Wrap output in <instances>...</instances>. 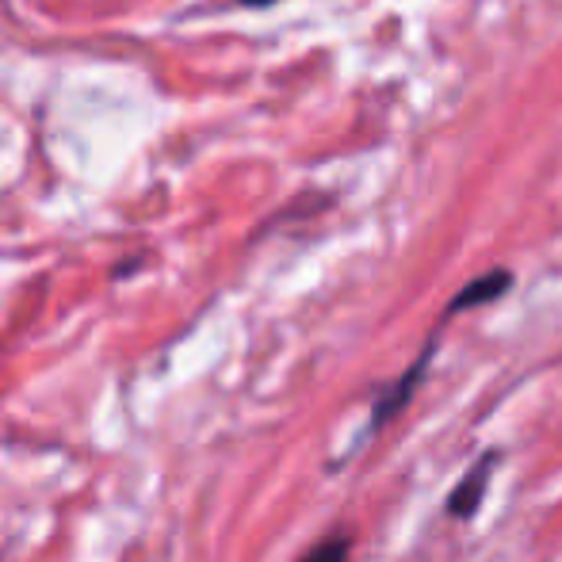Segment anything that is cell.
<instances>
[{"label": "cell", "mask_w": 562, "mask_h": 562, "mask_svg": "<svg viewBox=\"0 0 562 562\" xmlns=\"http://www.w3.org/2000/svg\"><path fill=\"white\" fill-rule=\"evenodd\" d=\"M432 356H437V334H432L429 340H425L422 356H417V360L409 363L406 371H402V379H394V383L386 386V391L375 398V406H371V432H379V429H383V425H391L394 417H398L402 409L409 406V398H414V391H417V386H422L425 371H429Z\"/></svg>", "instance_id": "6da1fadb"}, {"label": "cell", "mask_w": 562, "mask_h": 562, "mask_svg": "<svg viewBox=\"0 0 562 562\" xmlns=\"http://www.w3.org/2000/svg\"><path fill=\"white\" fill-rule=\"evenodd\" d=\"M241 4H272V0H241Z\"/></svg>", "instance_id": "5b68a950"}, {"label": "cell", "mask_w": 562, "mask_h": 562, "mask_svg": "<svg viewBox=\"0 0 562 562\" xmlns=\"http://www.w3.org/2000/svg\"><path fill=\"white\" fill-rule=\"evenodd\" d=\"M509 288H513V272H509V268H494V272H486V276H479V280L463 283V288H459V295L445 306V322H451L456 314H467V311H479V306L497 303V299H502Z\"/></svg>", "instance_id": "3957f363"}, {"label": "cell", "mask_w": 562, "mask_h": 562, "mask_svg": "<svg viewBox=\"0 0 562 562\" xmlns=\"http://www.w3.org/2000/svg\"><path fill=\"white\" fill-rule=\"evenodd\" d=\"M494 463H497V451H486L482 459H474L471 471L456 482V490L448 494V517L456 520H471L474 513L482 509V497L490 490V479H494Z\"/></svg>", "instance_id": "7a4b0ae2"}, {"label": "cell", "mask_w": 562, "mask_h": 562, "mask_svg": "<svg viewBox=\"0 0 562 562\" xmlns=\"http://www.w3.org/2000/svg\"><path fill=\"white\" fill-rule=\"evenodd\" d=\"M348 555H352V536L337 532V536H326V540L314 543L299 562H348Z\"/></svg>", "instance_id": "277c9868"}]
</instances>
